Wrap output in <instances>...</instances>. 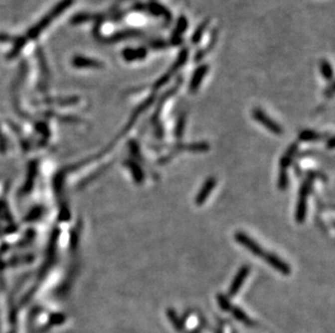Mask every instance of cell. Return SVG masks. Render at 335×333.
I'll use <instances>...</instances> for the list:
<instances>
[{"mask_svg":"<svg viewBox=\"0 0 335 333\" xmlns=\"http://www.w3.org/2000/svg\"><path fill=\"white\" fill-rule=\"evenodd\" d=\"M100 17L101 15H94V14H89V13H78L71 18V23L80 24V23L92 21V20H95V18H100Z\"/></svg>","mask_w":335,"mask_h":333,"instance_id":"e0dca14e","label":"cell"},{"mask_svg":"<svg viewBox=\"0 0 335 333\" xmlns=\"http://www.w3.org/2000/svg\"><path fill=\"white\" fill-rule=\"evenodd\" d=\"M184 123H185V116L181 115L180 119H179V120H178L177 128H176V135H177V137H181L183 129H184Z\"/></svg>","mask_w":335,"mask_h":333,"instance_id":"cb8c5ba5","label":"cell"},{"mask_svg":"<svg viewBox=\"0 0 335 333\" xmlns=\"http://www.w3.org/2000/svg\"><path fill=\"white\" fill-rule=\"evenodd\" d=\"M187 27H188L187 18H185L184 16H181L178 20L177 26H176L175 30H173V33H172V38L171 39L173 40V42H175V43L180 42V37L184 33V30L187 29Z\"/></svg>","mask_w":335,"mask_h":333,"instance_id":"4fadbf2b","label":"cell"},{"mask_svg":"<svg viewBox=\"0 0 335 333\" xmlns=\"http://www.w3.org/2000/svg\"><path fill=\"white\" fill-rule=\"evenodd\" d=\"M207 25H208V20H206L205 22H203L200 26L197 27V29L194 31V34L193 36H192V41H193L194 43L198 42L201 40V38L203 37V34H204V31H205L206 27H207Z\"/></svg>","mask_w":335,"mask_h":333,"instance_id":"44dd1931","label":"cell"},{"mask_svg":"<svg viewBox=\"0 0 335 333\" xmlns=\"http://www.w3.org/2000/svg\"><path fill=\"white\" fill-rule=\"evenodd\" d=\"M216 185V180L214 178H209L205 183L203 184L202 188L198 192L197 196L195 197V205L197 206H202L204 203H205V200L208 198L210 192H212Z\"/></svg>","mask_w":335,"mask_h":333,"instance_id":"30bf717a","label":"cell"},{"mask_svg":"<svg viewBox=\"0 0 335 333\" xmlns=\"http://www.w3.org/2000/svg\"><path fill=\"white\" fill-rule=\"evenodd\" d=\"M263 259L267 263H268L271 267H274L275 269H277V271L280 274L285 275V276H288V275L291 274V267L284 261H282L280 257L277 256L276 254L270 253V252H266L265 255L263 256Z\"/></svg>","mask_w":335,"mask_h":333,"instance_id":"8992f818","label":"cell"},{"mask_svg":"<svg viewBox=\"0 0 335 333\" xmlns=\"http://www.w3.org/2000/svg\"><path fill=\"white\" fill-rule=\"evenodd\" d=\"M320 68H321L322 76H324L327 80H331L333 77V70H332V66L330 65V63H329L328 61H322Z\"/></svg>","mask_w":335,"mask_h":333,"instance_id":"ffe728a7","label":"cell"},{"mask_svg":"<svg viewBox=\"0 0 335 333\" xmlns=\"http://www.w3.org/2000/svg\"><path fill=\"white\" fill-rule=\"evenodd\" d=\"M320 135L314 131H304L300 134V140L302 141H316L319 140Z\"/></svg>","mask_w":335,"mask_h":333,"instance_id":"7402d4cb","label":"cell"},{"mask_svg":"<svg viewBox=\"0 0 335 333\" xmlns=\"http://www.w3.org/2000/svg\"><path fill=\"white\" fill-rule=\"evenodd\" d=\"M26 41H27V39L25 38V37H18L17 39H15L14 47L12 48V50L9 52V54L7 55V59L8 60H12V59L16 58V56L18 55V53H20L22 51V49L24 48V46H25Z\"/></svg>","mask_w":335,"mask_h":333,"instance_id":"5bb4252c","label":"cell"},{"mask_svg":"<svg viewBox=\"0 0 335 333\" xmlns=\"http://www.w3.org/2000/svg\"><path fill=\"white\" fill-rule=\"evenodd\" d=\"M208 72V66L206 64H204V65H200L198 66L194 74H193V76H192L191 78V83H190V91L192 93H195L197 91L198 88H200L201 84H202V80L203 78L206 76V74Z\"/></svg>","mask_w":335,"mask_h":333,"instance_id":"9c48e42d","label":"cell"},{"mask_svg":"<svg viewBox=\"0 0 335 333\" xmlns=\"http://www.w3.org/2000/svg\"><path fill=\"white\" fill-rule=\"evenodd\" d=\"M315 177H309L301 187L300 191V198L299 203L296 207V220L299 223H303L306 217V209H307V198L310 192V188L313 185V181Z\"/></svg>","mask_w":335,"mask_h":333,"instance_id":"7a4b0ae2","label":"cell"},{"mask_svg":"<svg viewBox=\"0 0 335 333\" xmlns=\"http://www.w3.org/2000/svg\"><path fill=\"white\" fill-rule=\"evenodd\" d=\"M167 317H168V319L170 320V322L172 323L173 327H175V328L178 330V331H180L184 328V324L182 320L179 318V316L176 314V312L169 309L168 311H167Z\"/></svg>","mask_w":335,"mask_h":333,"instance_id":"ac0fdd59","label":"cell"},{"mask_svg":"<svg viewBox=\"0 0 335 333\" xmlns=\"http://www.w3.org/2000/svg\"><path fill=\"white\" fill-rule=\"evenodd\" d=\"M231 312H232L233 317L235 319H238L239 322H241L242 324H244L247 327H256V323L254 322L253 319H251L249 315H246L243 311L239 309V307H232Z\"/></svg>","mask_w":335,"mask_h":333,"instance_id":"7c38bea8","label":"cell"},{"mask_svg":"<svg viewBox=\"0 0 335 333\" xmlns=\"http://www.w3.org/2000/svg\"><path fill=\"white\" fill-rule=\"evenodd\" d=\"M188 58H189V50H187V49L181 50V52L179 53L177 60L175 61V63H173L172 66L169 68V71L167 72L164 75V76L161 77L157 81V84L154 85V89H159V88L163 87L164 85H166L167 83H168V81L170 80V78L173 76V75H175L183 66L184 63L187 62Z\"/></svg>","mask_w":335,"mask_h":333,"instance_id":"3957f363","label":"cell"},{"mask_svg":"<svg viewBox=\"0 0 335 333\" xmlns=\"http://www.w3.org/2000/svg\"><path fill=\"white\" fill-rule=\"evenodd\" d=\"M234 237H235V240H237L239 243H241L244 248L251 251L254 255L259 256V257H263L265 255L266 252L263 250V248L260 247L255 240H253L250 236H247L245 232L243 231L235 232Z\"/></svg>","mask_w":335,"mask_h":333,"instance_id":"277c9868","label":"cell"},{"mask_svg":"<svg viewBox=\"0 0 335 333\" xmlns=\"http://www.w3.org/2000/svg\"><path fill=\"white\" fill-rule=\"evenodd\" d=\"M253 118L255 119V120H257L258 122L262 123L264 127H266L270 132H272V133L278 134V135L282 133V128L279 125V123L276 122L275 120H272V119L268 115L265 114L262 110H259V109L254 110Z\"/></svg>","mask_w":335,"mask_h":333,"instance_id":"5b68a950","label":"cell"},{"mask_svg":"<svg viewBox=\"0 0 335 333\" xmlns=\"http://www.w3.org/2000/svg\"><path fill=\"white\" fill-rule=\"evenodd\" d=\"M150 11L152 12V13H154L155 15H162V16H164L167 21L171 20V14L163 7V5H160L158 3L153 2V3L150 4Z\"/></svg>","mask_w":335,"mask_h":333,"instance_id":"d6986e66","label":"cell"},{"mask_svg":"<svg viewBox=\"0 0 335 333\" xmlns=\"http://www.w3.org/2000/svg\"><path fill=\"white\" fill-rule=\"evenodd\" d=\"M127 165L129 166L130 171H132L133 175H134V179L135 181L137 182V183H141L142 181H144V172H142L141 168L137 165V163L134 162V161H128Z\"/></svg>","mask_w":335,"mask_h":333,"instance_id":"2e32d148","label":"cell"},{"mask_svg":"<svg viewBox=\"0 0 335 333\" xmlns=\"http://www.w3.org/2000/svg\"><path fill=\"white\" fill-rule=\"evenodd\" d=\"M73 2H74V0H61V1L55 4L54 7L49 11L38 23L35 24L34 26L27 31L25 38L32 39V40L36 39L37 37L40 35L41 31L45 29L48 25H50L55 17L60 16L62 13H63V11H65L67 8H70Z\"/></svg>","mask_w":335,"mask_h":333,"instance_id":"6da1fadb","label":"cell"},{"mask_svg":"<svg viewBox=\"0 0 335 333\" xmlns=\"http://www.w3.org/2000/svg\"><path fill=\"white\" fill-rule=\"evenodd\" d=\"M123 58L126 62H135L139 60H144L147 56V49L146 48H126L123 51Z\"/></svg>","mask_w":335,"mask_h":333,"instance_id":"8fae6325","label":"cell"},{"mask_svg":"<svg viewBox=\"0 0 335 333\" xmlns=\"http://www.w3.org/2000/svg\"><path fill=\"white\" fill-rule=\"evenodd\" d=\"M249 274H250L249 266H243L239 269L237 276L234 277V280L230 286V289H229V295H230V297H233V295H235L239 292V290L241 289V287L243 286L244 280Z\"/></svg>","mask_w":335,"mask_h":333,"instance_id":"52a82bcc","label":"cell"},{"mask_svg":"<svg viewBox=\"0 0 335 333\" xmlns=\"http://www.w3.org/2000/svg\"><path fill=\"white\" fill-rule=\"evenodd\" d=\"M72 65L78 68H101L103 67V63L100 61L86 58V56L76 55L72 60Z\"/></svg>","mask_w":335,"mask_h":333,"instance_id":"ba28073f","label":"cell"},{"mask_svg":"<svg viewBox=\"0 0 335 333\" xmlns=\"http://www.w3.org/2000/svg\"><path fill=\"white\" fill-rule=\"evenodd\" d=\"M217 300H218V304H219L220 309H221L222 311H226V312L231 311L232 305H231V303H230V301L228 300V298L223 297V295L219 294V295H218V299H217Z\"/></svg>","mask_w":335,"mask_h":333,"instance_id":"603a6c76","label":"cell"},{"mask_svg":"<svg viewBox=\"0 0 335 333\" xmlns=\"http://www.w3.org/2000/svg\"><path fill=\"white\" fill-rule=\"evenodd\" d=\"M12 37L8 34H3V33H0V42H9L12 41Z\"/></svg>","mask_w":335,"mask_h":333,"instance_id":"d4e9b609","label":"cell"},{"mask_svg":"<svg viewBox=\"0 0 335 333\" xmlns=\"http://www.w3.org/2000/svg\"><path fill=\"white\" fill-rule=\"evenodd\" d=\"M135 35H137V31L135 30H127V31H121V33H117L113 36L108 37V38H103L102 41L104 42H117L128 38V37H133Z\"/></svg>","mask_w":335,"mask_h":333,"instance_id":"9a60e30c","label":"cell"}]
</instances>
